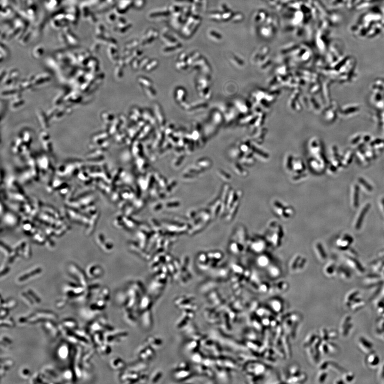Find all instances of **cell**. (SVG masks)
Here are the masks:
<instances>
[{
	"label": "cell",
	"mask_w": 384,
	"mask_h": 384,
	"mask_svg": "<svg viewBox=\"0 0 384 384\" xmlns=\"http://www.w3.org/2000/svg\"><path fill=\"white\" fill-rule=\"evenodd\" d=\"M351 320H352V317H351V315H345L344 317H343V319L341 321V323H340V332L341 331H343L345 328L351 322Z\"/></svg>",
	"instance_id": "10"
},
{
	"label": "cell",
	"mask_w": 384,
	"mask_h": 384,
	"mask_svg": "<svg viewBox=\"0 0 384 384\" xmlns=\"http://www.w3.org/2000/svg\"><path fill=\"white\" fill-rule=\"evenodd\" d=\"M358 347L364 353L369 354L374 352L373 344L364 337L361 336L358 337Z\"/></svg>",
	"instance_id": "1"
},
{
	"label": "cell",
	"mask_w": 384,
	"mask_h": 384,
	"mask_svg": "<svg viewBox=\"0 0 384 384\" xmlns=\"http://www.w3.org/2000/svg\"><path fill=\"white\" fill-rule=\"evenodd\" d=\"M354 325L353 323L351 322L349 325H347L345 328L341 331L340 333L343 337H347L351 333V330L353 328Z\"/></svg>",
	"instance_id": "14"
},
{
	"label": "cell",
	"mask_w": 384,
	"mask_h": 384,
	"mask_svg": "<svg viewBox=\"0 0 384 384\" xmlns=\"http://www.w3.org/2000/svg\"><path fill=\"white\" fill-rule=\"evenodd\" d=\"M359 294H360V291L358 290H353L349 292L348 294H346L345 299V304L346 306L349 308L351 303L357 297L359 296Z\"/></svg>",
	"instance_id": "5"
},
{
	"label": "cell",
	"mask_w": 384,
	"mask_h": 384,
	"mask_svg": "<svg viewBox=\"0 0 384 384\" xmlns=\"http://www.w3.org/2000/svg\"><path fill=\"white\" fill-rule=\"evenodd\" d=\"M383 285L378 286H374L372 288H370L371 290V292L370 294V296L369 297V301L371 302L375 299L376 297L378 296V295L380 294L381 291H382V287Z\"/></svg>",
	"instance_id": "6"
},
{
	"label": "cell",
	"mask_w": 384,
	"mask_h": 384,
	"mask_svg": "<svg viewBox=\"0 0 384 384\" xmlns=\"http://www.w3.org/2000/svg\"><path fill=\"white\" fill-rule=\"evenodd\" d=\"M355 194L354 196L355 198H354V206H358V188L357 187H356L355 191Z\"/></svg>",
	"instance_id": "19"
},
{
	"label": "cell",
	"mask_w": 384,
	"mask_h": 384,
	"mask_svg": "<svg viewBox=\"0 0 384 384\" xmlns=\"http://www.w3.org/2000/svg\"><path fill=\"white\" fill-rule=\"evenodd\" d=\"M361 183H362L361 184H362V185L364 186H365V187H366V189H368V191H371V190H372V187H371H371H370V186L369 185H368V184H366V182H365L364 181H361Z\"/></svg>",
	"instance_id": "20"
},
{
	"label": "cell",
	"mask_w": 384,
	"mask_h": 384,
	"mask_svg": "<svg viewBox=\"0 0 384 384\" xmlns=\"http://www.w3.org/2000/svg\"><path fill=\"white\" fill-rule=\"evenodd\" d=\"M376 307L377 308L378 312L380 314L383 315L384 314V298H381L376 303Z\"/></svg>",
	"instance_id": "15"
},
{
	"label": "cell",
	"mask_w": 384,
	"mask_h": 384,
	"mask_svg": "<svg viewBox=\"0 0 384 384\" xmlns=\"http://www.w3.org/2000/svg\"><path fill=\"white\" fill-rule=\"evenodd\" d=\"M321 377H320V380H322L323 382L325 381V380L327 377V374L325 373V372H324V373H322V374H321Z\"/></svg>",
	"instance_id": "22"
},
{
	"label": "cell",
	"mask_w": 384,
	"mask_h": 384,
	"mask_svg": "<svg viewBox=\"0 0 384 384\" xmlns=\"http://www.w3.org/2000/svg\"><path fill=\"white\" fill-rule=\"evenodd\" d=\"M378 378L381 380H384V362L381 364L378 372Z\"/></svg>",
	"instance_id": "17"
},
{
	"label": "cell",
	"mask_w": 384,
	"mask_h": 384,
	"mask_svg": "<svg viewBox=\"0 0 384 384\" xmlns=\"http://www.w3.org/2000/svg\"><path fill=\"white\" fill-rule=\"evenodd\" d=\"M366 302L360 297H357L351 303L349 308L354 312H358L366 306Z\"/></svg>",
	"instance_id": "4"
},
{
	"label": "cell",
	"mask_w": 384,
	"mask_h": 384,
	"mask_svg": "<svg viewBox=\"0 0 384 384\" xmlns=\"http://www.w3.org/2000/svg\"><path fill=\"white\" fill-rule=\"evenodd\" d=\"M348 263L352 268H354L356 271L358 272V273L362 274L364 272V269L363 267L361 265L360 263L357 262L355 260L349 259L348 260Z\"/></svg>",
	"instance_id": "8"
},
{
	"label": "cell",
	"mask_w": 384,
	"mask_h": 384,
	"mask_svg": "<svg viewBox=\"0 0 384 384\" xmlns=\"http://www.w3.org/2000/svg\"><path fill=\"white\" fill-rule=\"evenodd\" d=\"M380 294H381L382 298H384V286H383L382 291H381V292H380Z\"/></svg>",
	"instance_id": "23"
},
{
	"label": "cell",
	"mask_w": 384,
	"mask_h": 384,
	"mask_svg": "<svg viewBox=\"0 0 384 384\" xmlns=\"http://www.w3.org/2000/svg\"><path fill=\"white\" fill-rule=\"evenodd\" d=\"M369 207H370L369 204H366V206H365V207L362 210V211H361V214H360V215L359 217H358V220H357V222H356V228L357 229L360 228V227H361V224H362V220H363V219L364 217L365 216V215L366 214V212L368 211V210H369Z\"/></svg>",
	"instance_id": "9"
},
{
	"label": "cell",
	"mask_w": 384,
	"mask_h": 384,
	"mask_svg": "<svg viewBox=\"0 0 384 384\" xmlns=\"http://www.w3.org/2000/svg\"><path fill=\"white\" fill-rule=\"evenodd\" d=\"M335 383L336 384H345V383L344 382V380L343 378H338V379L336 380Z\"/></svg>",
	"instance_id": "21"
},
{
	"label": "cell",
	"mask_w": 384,
	"mask_h": 384,
	"mask_svg": "<svg viewBox=\"0 0 384 384\" xmlns=\"http://www.w3.org/2000/svg\"><path fill=\"white\" fill-rule=\"evenodd\" d=\"M338 333L336 330H331L329 333V338L331 339H335L338 338Z\"/></svg>",
	"instance_id": "18"
},
{
	"label": "cell",
	"mask_w": 384,
	"mask_h": 384,
	"mask_svg": "<svg viewBox=\"0 0 384 384\" xmlns=\"http://www.w3.org/2000/svg\"><path fill=\"white\" fill-rule=\"evenodd\" d=\"M383 317H384V314H383Z\"/></svg>",
	"instance_id": "25"
},
{
	"label": "cell",
	"mask_w": 384,
	"mask_h": 384,
	"mask_svg": "<svg viewBox=\"0 0 384 384\" xmlns=\"http://www.w3.org/2000/svg\"><path fill=\"white\" fill-rule=\"evenodd\" d=\"M384 280H381L377 275H369L364 281V284L366 289H370L374 286L383 285Z\"/></svg>",
	"instance_id": "2"
},
{
	"label": "cell",
	"mask_w": 384,
	"mask_h": 384,
	"mask_svg": "<svg viewBox=\"0 0 384 384\" xmlns=\"http://www.w3.org/2000/svg\"><path fill=\"white\" fill-rule=\"evenodd\" d=\"M343 379L345 383H351L355 379V375L351 372H346L344 374Z\"/></svg>",
	"instance_id": "13"
},
{
	"label": "cell",
	"mask_w": 384,
	"mask_h": 384,
	"mask_svg": "<svg viewBox=\"0 0 384 384\" xmlns=\"http://www.w3.org/2000/svg\"><path fill=\"white\" fill-rule=\"evenodd\" d=\"M365 362L366 366L371 369H375L380 364V358L379 356L373 352L367 354Z\"/></svg>",
	"instance_id": "3"
},
{
	"label": "cell",
	"mask_w": 384,
	"mask_h": 384,
	"mask_svg": "<svg viewBox=\"0 0 384 384\" xmlns=\"http://www.w3.org/2000/svg\"><path fill=\"white\" fill-rule=\"evenodd\" d=\"M377 335L379 336L382 333L384 332V318L380 319L378 321L377 323L376 330Z\"/></svg>",
	"instance_id": "12"
},
{
	"label": "cell",
	"mask_w": 384,
	"mask_h": 384,
	"mask_svg": "<svg viewBox=\"0 0 384 384\" xmlns=\"http://www.w3.org/2000/svg\"><path fill=\"white\" fill-rule=\"evenodd\" d=\"M327 345L329 347V351L331 352L332 353H337L339 350V347H338L337 345L335 343L329 342V343H328Z\"/></svg>",
	"instance_id": "16"
},
{
	"label": "cell",
	"mask_w": 384,
	"mask_h": 384,
	"mask_svg": "<svg viewBox=\"0 0 384 384\" xmlns=\"http://www.w3.org/2000/svg\"><path fill=\"white\" fill-rule=\"evenodd\" d=\"M379 337H380V338H381V339H383V340H384V333H382V334H380V335H379Z\"/></svg>",
	"instance_id": "24"
},
{
	"label": "cell",
	"mask_w": 384,
	"mask_h": 384,
	"mask_svg": "<svg viewBox=\"0 0 384 384\" xmlns=\"http://www.w3.org/2000/svg\"><path fill=\"white\" fill-rule=\"evenodd\" d=\"M338 273L341 278L344 280H349L351 278V274L347 269L340 267L338 269Z\"/></svg>",
	"instance_id": "11"
},
{
	"label": "cell",
	"mask_w": 384,
	"mask_h": 384,
	"mask_svg": "<svg viewBox=\"0 0 384 384\" xmlns=\"http://www.w3.org/2000/svg\"><path fill=\"white\" fill-rule=\"evenodd\" d=\"M329 366H330V368L333 370V371H335L337 373L340 374H344L346 372L345 369L343 368L342 366H340L339 364L336 363L335 362H329Z\"/></svg>",
	"instance_id": "7"
}]
</instances>
